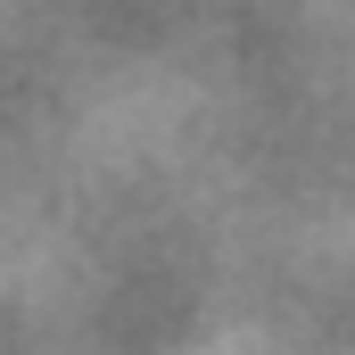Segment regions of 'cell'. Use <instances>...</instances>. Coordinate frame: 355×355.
I'll list each match as a JSON object with an SVG mask.
<instances>
[]
</instances>
